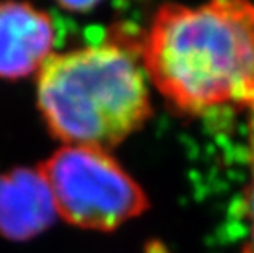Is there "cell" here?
I'll return each mask as SVG.
<instances>
[{
    "instance_id": "6da1fadb",
    "label": "cell",
    "mask_w": 254,
    "mask_h": 253,
    "mask_svg": "<svg viewBox=\"0 0 254 253\" xmlns=\"http://www.w3.org/2000/svg\"><path fill=\"white\" fill-rule=\"evenodd\" d=\"M149 84L177 110H254V3L163 5L143 36Z\"/></svg>"
},
{
    "instance_id": "7a4b0ae2",
    "label": "cell",
    "mask_w": 254,
    "mask_h": 253,
    "mask_svg": "<svg viewBox=\"0 0 254 253\" xmlns=\"http://www.w3.org/2000/svg\"><path fill=\"white\" fill-rule=\"evenodd\" d=\"M38 109L63 145L110 150L151 117L141 61L118 43L55 53L36 81Z\"/></svg>"
},
{
    "instance_id": "3957f363",
    "label": "cell",
    "mask_w": 254,
    "mask_h": 253,
    "mask_svg": "<svg viewBox=\"0 0 254 253\" xmlns=\"http://www.w3.org/2000/svg\"><path fill=\"white\" fill-rule=\"evenodd\" d=\"M38 168L58 217L75 227L112 232L149 207L139 182L109 150L61 145Z\"/></svg>"
},
{
    "instance_id": "277c9868",
    "label": "cell",
    "mask_w": 254,
    "mask_h": 253,
    "mask_svg": "<svg viewBox=\"0 0 254 253\" xmlns=\"http://www.w3.org/2000/svg\"><path fill=\"white\" fill-rule=\"evenodd\" d=\"M56 28L45 10L23 2L0 3V79H25L55 55Z\"/></svg>"
},
{
    "instance_id": "5b68a950",
    "label": "cell",
    "mask_w": 254,
    "mask_h": 253,
    "mask_svg": "<svg viewBox=\"0 0 254 253\" xmlns=\"http://www.w3.org/2000/svg\"><path fill=\"white\" fill-rule=\"evenodd\" d=\"M58 217L51 191L40 168H17L0 174V235L28 240Z\"/></svg>"
},
{
    "instance_id": "8992f818",
    "label": "cell",
    "mask_w": 254,
    "mask_h": 253,
    "mask_svg": "<svg viewBox=\"0 0 254 253\" xmlns=\"http://www.w3.org/2000/svg\"><path fill=\"white\" fill-rule=\"evenodd\" d=\"M248 163H250V182L246 189V217L250 222V237H248L245 253H254V110L250 112L248 120Z\"/></svg>"
},
{
    "instance_id": "52a82bcc",
    "label": "cell",
    "mask_w": 254,
    "mask_h": 253,
    "mask_svg": "<svg viewBox=\"0 0 254 253\" xmlns=\"http://www.w3.org/2000/svg\"><path fill=\"white\" fill-rule=\"evenodd\" d=\"M59 7L67 10L69 13H84L97 7V3L95 2H61Z\"/></svg>"
}]
</instances>
